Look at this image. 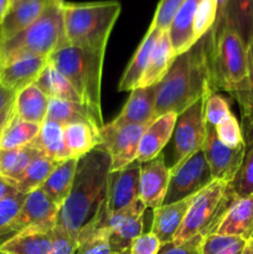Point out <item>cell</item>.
I'll list each match as a JSON object with an SVG mask.
<instances>
[{
  "label": "cell",
  "instance_id": "obj_1",
  "mask_svg": "<svg viewBox=\"0 0 253 254\" xmlns=\"http://www.w3.org/2000/svg\"><path fill=\"white\" fill-rule=\"evenodd\" d=\"M109 174L111 158L99 146L78 159L71 192L60 208L56 223L74 242L82 228L106 207Z\"/></svg>",
  "mask_w": 253,
  "mask_h": 254
},
{
  "label": "cell",
  "instance_id": "obj_2",
  "mask_svg": "<svg viewBox=\"0 0 253 254\" xmlns=\"http://www.w3.org/2000/svg\"><path fill=\"white\" fill-rule=\"evenodd\" d=\"M210 31L200 37L188 51L176 55L168 73L156 84V117L169 112L183 113L210 92L207 69Z\"/></svg>",
  "mask_w": 253,
  "mask_h": 254
},
{
  "label": "cell",
  "instance_id": "obj_3",
  "mask_svg": "<svg viewBox=\"0 0 253 254\" xmlns=\"http://www.w3.org/2000/svg\"><path fill=\"white\" fill-rule=\"evenodd\" d=\"M122 11L117 0L94 2H63L66 40L72 46L106 52L109 36Z\"/></svg>",
  "mask_w": 253,
  "mask_h": 254
},
{
  "label": "cell",
  "instance_id": "obj_4",
  "mask_svg": "<svg viewBox=\"0 0 253 254\" xmlns=\"http://www.w3.org/2000/svg\"><path fill=\"white\" fill-rule=\"evenodd\" d=\"M210 92L240 91L248 76L247 46L240 36L225 25H213L207 49Z\"/></svg>",
  "mask_w": 253,
  "mask_h": 254
},
{
  "label": "cell",
  "instance_id": "obj_5",
  "mask_svg": "<svg viewBox=\"0 0 253 254\" xmlns=\"http://www.w3.org/2000/svg\"><path fill=\"white\" fill-rule=\"evenodd\" d=\"M104 55L106 52L89 51L66 42L47 57V64L56 68L71 83L82 103L88 107L102 122V72Z\"/></svg>",
  "mask_w": 253,
  "mask_h": 254
},
{
  "label": "cell",
  "instance_id": "obj_6",
  "mask_svg": "<svg viewBox=\"0 0 253 254\" xmlns=\"http://www.w3.org/2000/svg\"><path fill=\"white\" fill-rule=\"evenodd\" d=\"M67 42L62 4L52 1L41 16L24 31L0 44V64L20 56L49 57Z\"/></svg>",
  "mask_w": 253,
  "mask_h": 254
},
{
  "label": "cell",
  "instance_id": "obj_7",
  "mask_svg": "<svg viewBox=\"0 0 253 254\" xmlns=\"http://www.w3.org/2000/svg\"><path fill=\"white\" fill-rule=\"evenodd\" d=\"M237 198L231 184L213 180L196 193L174 242L181 243L193 237L215 233L228 208Z\"/></svg>",
  "mask_w": 253,
  "mask_h": 254
},
{
  "label": "cell",
  "instance_id": "obj_8",
  "mask_svg": "<svg viewBox=\"0 0 253 254\" xmlns=\"http://www.w3.org/2000/svg\"><path fill=\"white\" fill-rule=\"evenodd\" d=\"M213 181L202 149L170 169V181L163 205L195 196Z\"/></svg>",
  "mask_w": 253,
  "mask_h": 254
},
{
  "label": "cell",
  "instance_id": "obj_9",
  "mask_svg": "<svg viewBox=\"0 0 253 254\" xmlns=\"http://www.w3.org/2000/svg\"><path fill=\"white\" fill-rule=\"evenodd\" d=\"M206 94L186 108L183 113L178 114L175 129H174V150L175 161L178 165L197 150L202 149L206 139L207 123L205 118Z\"/></svg>",
  "mask_w": 253,
  "mask_h": 254
},
{
  "label": "cell",
  "instance_id": "obj_10",
  "mask_svg": "<svg viewBox=\"0 0 253 254\" xmlns=\"http://www.w3.org/2000/svg\"><path fill=\"white\" fill-rule=\"evenodd\" d=\"M148 126L114 123L104 124L101 129L102 144L111 158V173L122 170L136 160L139 144Z\"/></svg>",
  "mask_w": 253,
  "mask_h": 254
},
{
  "label": "cell",
  "instance_id": "obj_11",
  "mask_svg": "<svg viewBox=\"0 0 253 254\" xmlns=\"http://www.w3.org/2000/svg\"><path fill=\"white\" fill-rule=\"evenodd\" d=\"M145 210L140 198L116 212L104 210L103 223L109 230L112 253L121 254L130 250L133 241L143 233Z\"/></svg>",
  "mask_w": 253,
  "mask_h": 254
},
{
  "label": "cell",
  "instance_id": "obj_12",
  "mask_svg": "<svg viewBox=\"0 0 253 254\" xmlns=\"http://www.w3.org/2000/svg\"><path fill=\"white\" fill-rule=\"evenodd\" d=\"M59 211L60 208L41 189L31 191L9 226V240L25 230L52 231L57 223Z\"/></svg>",
  "mask_w": 253,
  "mask_h": 254
},
{
  "label": "cell",
  "instance_id": "obj_13",
  "mask_svg": "<svg viewBox=\"0 0 253 254\" xmlns=\"http://www.w3.org/2000/svg\"><path fill=\"white\" fill-rule=\"evenodd\" d=\"M213 180L231 184L238 173L246 151V144L230 148L217 138L215 127L207 123L205 144L202 146Z\"/></svg>",
  "mask_w": 253,
  "mask_h": 254
},
{
  "label": "cell",
  "instance_id": "obj_14",
  "mask_svg": "<svg viewBox=\"0 0 253 254\" xmlns=\"http://www.w3.org/2000/svg\"><path fill=\"white\" fill-rule=\"evenodd\" d=\"M170 181V169L166 166L163 154L153 160L141 163L139 180V198L146 208L155 210L163 206Z\"/></svg>",
  "mask_w": 253,
  "mask_h": 254
},
{
  "label": "cell",
  "instance_id": "obj_15",
  "mask_svg": "<svg viewBox=\"0 0 253 254\" xmlns=\"http://www.w3.org/2000/svg\"><path fill=\"white\" fill-rule=\"evenodd\" d=\"M140 166L141 163L135 160L126 168L109 174L106 202L108 212H116L138 200Z\"/></svg>",
  "mask_w": 253,
  "mask_h": 254
},
{
  "label": "cell",
  "instance_id": "obj_16",
  "mask_svg": "<svg viewBox=\"0 0 253 254\" xmlns=\"http://www.w3.org/2000/svg\"><path fill=\"white\" fill-rule=\"evenodd\" d=\"M47 66V57L27 55L0 64V84L17 93L25 87L35 83Z\"/></svg>",
  "mask_w": 253,
  "mask_h": 254
},
{
  "label": "cell",
  "instance_id": "obj_17",
  "mask_svg": "<svg viewBox=\"0 0 253 254\" xmlns=\"http://www.w3.org/2000/svg\"><path fill=\"white\" fill-rule=\"evenodd\" d=\"M156 102V84L151 87H138L133 89L128 101L124 104L121 113L112 121V123L123 124H140L149 126L155 116Z\"/></svg>",
  "mask_w": 253,
  "mask_h": 254
},
{
  "label": "cell",
  "instance_id": "obj_18",
  "mask_svg": "<svg viewBox=\"0 0 253 254\" xmlns=\"http://www.w3.org/2000/svg\"><path fill=\"white\" fill-rule=\"evenodd\" d=\"M178 114L174 112L161 114L156 117L144 131L139 144L136 160L139 163H146L161 154V150L171 139L175 129Z\"/></svg>",
  "mask_w": 253,
  "mask_h": 254
},
{
  "label": "cell",
  "instance_id": "obj_19",
  "mask_svg": "<svg viewBox=\"0 0 253 254\" xmlns=\"http://www.w3.org/2000/svg\"><path fill=\"white\" fill-rule=\"evenodd\" d=\"M54 0H22L10 5L0 24L2 41L9 40L34 24Z\"/></svg>",
  "mask_w": 253,
  "mask_h": 254
},
{
  "label": "cell",
  "instance_id": "obj_20",
  "mask_svg": "<svg viewBox=\"0 0 253 254\" xmlns=\"http://www.w3.org/2000/svg\"><path fill=\"white\" fill-rule=\"evenodd\" d=\"M192 200L193 196H190L174 203L163 205L161 207L154 210L150 232L158 237L161 245L173 242L179 228L185 220Z\"/></svg>",
  "mask_w": 253,
  "mask_h": 254
},
{
  "label": "cell",
  "instance_id": "obj_21",
  "mask_svg": "<svg viewBox=\"0 0 253 254\" xmlns=\"http://www.w3.org/2000/svg\"><path fill=\"white\" fill-rule=\"evenodd\" d=\"M160 32L161 30L149 26V30L146 31L145 36L141 40L140 45L136 49L134 56L131 57L126 68L124 69V73L122 74V78L118 84L119 92H131L133 89L138 88L139 83H140L141 78H143L144 72H145L146 67H148L154 45H155Z\"/></svg>",
  "mask_w": 253,
  "mask_h": 254
},
{
  "label": "cell",
  "instance_id": "obj_22",
  "mask_svg": "<svg viewBox=\"0 0 253 254\" xmlns=\"http://www.w3.org/2000/svg\"><path fill=\"white\" fill-rule=\"evenodd\" d=\"M215 233L253 238V195L236 198Z\"/></svg>",
  "mask_w": 253,
  "mask_h": 254
},
{
  "label": "cell",
  "instance_id": "obj_23",
  "mask_svg": "<svg viewBox=\"0 0 253 254\" xmlns=\"http://www.w3.org/2000/svg\"><path fill=\"white\" fill-rule=\"evenodd\" d=\"M221 24L235 31L248 46L253 40V0H227L222 16L215 22Z\"/></svg>",
  "mask_w": 253,
  "mask_h": 254
},
{
  "label": "cell",
  "instance_id": "obj_24",
  "mask_svg": "<svg viewBox=\"0 0 253 254\" xmlns=\"http://www.w3.org/2000/svg\"><path fill=\"white\" fill-rule=\"evenodd\" d=\"M201 0H186L176 12L168 32L175 55L188 51L196 42L193 36V20Z\"/></svg>",
  "mask_w": 253,
  "mask_h": 254
},
{
  "label": "cell",
  "instance_id": "obj_25",
  "mask_svg": "<svg viewBox=\"0 0 253 254\" xmlns=\"http://www.w3.org/2000/svg\"><path fill=\"white\" fill-rule=\"evenodd\" d=\"M175 56L176 55L174 52L168 30L161 31L155 45H154L148 67L144 72L139 87H151L163 81L165 74L168 73L169 68L173 64Z\"/></svg>",
  "mask_w": 253,
  "mask_h": 254
},
{
  "label": "cell",
  "instance_id": "obj_26",
  "mask_svg": "<svg viewBox=\"0 0 253 254\" xmlns=\"http://www.w3.org/2000/svg\"><path fill=\"white\" fill-rule=\"evenodd\" d=\"M63 141L68 159H79L101 146V130L87 123L66 124Z\"/></svg>",
  "mask_w": 253,
  "mask_h": 254
},
{
  "label": "cell",
  "instance_id": "obj_27",
  "mask_svg": "<svg viewBox=\"0 0 253 254\" xmlns=\"http://www.w3.org/2000/svg\"><path fill=\"white\" fill-rule=\"evenodd\" d=\"M46 119L61 124L62 127L72 123H87L101 130L104 126L103 122L99 121L83 103L60 99H50Z\"/></svg>",
  "mask_w": 253,
  "mask_h": 254
},
{
  "label": "cell",
  "instance_id": "obj_28",
  "mask_svg": "<svg viewBox=\"0 0 253 254\" xmlns=\"http://www.w3.org/2000/svg\"><path fill=\"white\" fill-rule=\"evenodd\" d=\"M50 99L34 83L19 91L14 99V114L30 123L42 124L46 121Z\"/></svg>",
  "mask_w": 253,
  "mask_h": 254
},
{
  "label": "cell",
  "instance_id": "obj_29",
  "mask_svg": "<svg viewBox=\"0 0 253 254\" xmlns=\"http://www.w3.org/2000/svg\"><path fill=\"white\" fill-rule=\"evenodd\" d=\"M78 159H67L57 164L41 189L59 208L63 205L73 185Z\"/></svg>",
  "mask_w": 253,
  "mask_h": 254
},
{
  "label": "cell",
  "instance_id": "obj_30",
  "mask_svg": "<svg viewBox=\"0 0 253 254\" xmlns=\"http://www.w3.org/2000/svg\"><path fill=\"white\" fill-rule=\"evenodd\" d=\"M104 210L78 233L74 254H113L109 242V230L103 223Z\"/></svg>",
  "mask_w": 253,
  "mask_h": 254
},
{
  "label": "cell",
  "instance_id": "obj_31",
  "mask_svg": "<svg viewBox=\"0 0 253 254\" xmlns=\"http://www.w3.org/2000/svg\"><path fill=\"white\" fill-rule=\"evenodd\" d=\"M52 246V231L25 230L7 241L0 251L7 254H49Z\"/></svg>",
  "mask_w": 253,
  "mask_h": 254
},
{
  "label": "cell",
  "instance_id": "obj_32",
  "mask_svg": "<svg viewBox=\"0 0 253 254\" xmlns=\"http://www.w3.org/2000/svg\"><path fill=\"white\" fill-rule=\"evenodd\" d=\"M32 145L42 154L56 163L67 160L63 141V127L52 121H45L41 124L39 134L32 141Z\"/></svg>",
  "mask_w": 253,
  "mask_h": 254
},
{
  "label": "cell",
  "instance_id": "obj_33",
  "mask_svg": "<svg viewBox=\"0 0 253 254\" xmlns=\"http://www.w3.org/2000/svg\"><path fill=\"white\" fill-rule=\"evenodd\" d=\"M34 84L49 99H60V101H71L82 103L81 98L73 89V87L71 86V83L49 64L41 72V74L37 77Z\"/></svg>",
  "mask_w": 253,
  "mask_h": 254
},
{
  "label": "cell",
  "instance_id": "obj_34",
  "mask_svg": "<svg viewBox=\"0 0 253 254\" xmlns=\"http://www.w3.org/2000/svg\"><path fill=\"white\" fill-rule=\"evenodd\" d=\"M40 154L41 153L32 144L22 146V148L12 149V150H1L0 176L15 184V181L24 174L30 163Z\"/></svg>",
  "mask_w": 253,
  "mask_h": 254
},
{
  "label": "cell",
  "instance_id": "obj_35",
  "mask_svg": "<svg viewBox=\"0 0 253 254\" xmlns=\"http://www.w3.org/2000/svg\"><path fill=\"white\" fill-rule=\"evenodd\" d=\"M248 54V76L245 84L238 92L233 94V98L240 106L242 116V130L246 141L253 139V40L247 46Z\"/></svg>",
  "mask_w": 253,
  "mask_h": 254
},
{
  "label": "cell",
  "instance_id": "obj_36",
  "mask_svg": "<svg viewBox=\"0 0 253 254\" xmlns=\"http://www.w3.org/2000/svg\"><path fill=\"white\" fill-rule=\"evenodd\" d=\"M40 128L41 124L21 121L14 114L10 123L0 135V150H12L29 145L35 140Z\"/></svg>",
  "mask_w": 253,
  "mask_h": 254
},
{
  "label": "cell",
  "instance_id": "obj_37",
  "mask_svg": "<svg viewBox=\"0 0 253 254\" xmlns=\"http://www.w3.org/2000/svg\"><path fill=\"white\" fill-rule=\"evenodd\" d=\"M57 164L59 163L40 154L37 158H35L30 163V165L27 166L24 174L15 181V188L17 189L19 192L26 193V195L31 191L37 190L47 180V178L54 171Z\"/></svg>",
  "mask_w": 253,
  "mask_h": 254
},
{
  "label": "cell",
  "instance_id": "obj_38",
  "mask_svg": "<svg viewBox=\"0 0 253 254\" xmlns=\"http://www.w3.org/2000/svg\"><path fill=\"white\" fill-rule=\"evenodd\" d=\"M246 242L238 236L210 233L201 241L200 254H242Z\"/></svg>",
  "mask_w": 253,
  "mask_h": 254
},
{
  "label": "cell",
  "instance_id": "obj_39",
  "mask_svg": "<svg viewBox=\"0 0 253 254\" xmlns=\"http://www.w3.org/2000/svg\"><path fill=\"white\" fill-rule=\"evenodd\" d=\"M231 186L237 197L253 195V139L246 141L245 156Z\"/></svg>",
  "mask_w": 253,
  "mask_h": 254
},
{
  "label": "cell",
  "instance_id": "obj_40",
  "mask_svg": "<svg viewBox=\"0 0 253 254\" xmlns=\"http://www.w3.org/2000/svg\"><path fill=\"white\" fill-rule=\"evenodd\" d=\"M26 193L17 192L0 201V247L9 241L7 230L22 207Z\"/></svg>",
  "mask_w": 253,
  "mask_h": 254
},
{
  "label": "cell",
  "instance_id": "obj_41",
  "mask_svg": "<svg viewBox=\"0 0 253 254\" xmlns=\"http://www.w3.org/2000/svg\"><path fill=\"white\" fill-rule=\"evenodd\" d=\"M232 116L227 99L218 92H208L205 98V118L206 123L217 127Z\"/></svg>",
  "mask_w": 253,
  "mask_h": 254
},
{
  "label": "cell",
  "instance_id": "obj_42",
  "mask_svg": "<svg viewBox=\"0 0 253 254\" xmlns=\"http://www.w3.org/2000/svg\"><path fill=\"white\" fill-rule=\"evenodd\" d=\"M217 17V0H201L193 20V36L197 41L213 27Z\"/></svg>",
  "mask_w": 253,
  "mask_h": 254
},
{
  "label": "cell",
  "instance_id": "obj_43",
  "mask_svg": "<svg viewBox=\"0 0 253 254\" xmlns=\"http://www.w3.org/2000/svg\"><path fill=\"white\" fill-rule=\"evenodd\" d=\"M215 129L216 134H217V138L225 145L230 146V148H237V146L246 144L242 126H241L240 122L237 121V118L233 114L231 117H228L225 122H222L217 127H215Z\"/></svg>",
  "mask_w": 253,
  "mask_h": 254
},
{
  "label": "cell",
  "instance_id": "obj_44",
  "mask_svg": "<svg viewBox=\"0 0 253 254\" xmlns=\"http://www.w3.org/2000/svg\"><path fill=\"white\" fill-rule=\"evenodd\" d=\"M185 1L186 0H160L158 6H156L150 26L161 30V31L169 30L176 12L179 11V9L183 6Z\"/></svg>",
  "mask_w": 253,
  "mask_h": 254
},
{
  "label": "cell",
  "instance_id": "obj_45",
  "mask_svg": "<svg viewBox=\"0 0 253 254\" xmlns=\"http://www.w3.org/2000/svg\"><path fill=\"white\" fill-rule=\"evenodd\" d=\"M76 242L71 236L61 227L56 225L52 230V246L49 254H74Z\"/></svg>",
  "mask_w": 253,
  "mask_h": 254
},
{
  "label": "cell",
  "instance_id": "obj_46",
  "mask_svg": "<svg viewBox=\"0 0 253 254\" xmlns=\"http://www.w3.org/2000/svg\"><path fill=\"white\" fill-rule=\"evenodd\" d=\"M203 237L197 236L185 242L176 243L169 242L161 245L160 250L156 254H200V245Z\"/></svg>",
  "mask_w": 253,
  "mask_h": 254
},
{
  "label": "cell",
  "instance_id": "obj_47",
  "mask_svg": "<svg viewBox=\"0 0 253 254\" xmlns=\"http://www.w3.org/2000/svg\"><path fill=\"white\" fill-rule=\"evenodd\" d=\"M160 247V241L154 233H141L133 241L129 252L130 254H156Z\"/></svg>",
  "mask_w": 253,
  "mask_h": 254
},
{
  "label": "cell",
  "instance_id": "obj_48",
  "mask_svg": "<svg viewBox=\"0 0 253 254\" xmlns=\"http://www.w3.org/2000/svg\"><path fill=\"white\" fill-rule=\"evenodd\" d=\"M12 117H14V102H12L11 104H9L7 107H5V108L0 112V135H1L2 131L5 130L7 124L10 123Z\"/></svg>",
  "mask_w": 253,
  "mask_h": 254
},
{
  "label": "cell",
  "instance_id": "obj_49",
  "mask_svg": "<svg viewBox=\"0 0 253 254\" xmlns=\"http://www.w3.org/2000/svg\"><path fill=\"white\" fill-rule=\"evenodd\" d=\"M17 192H19V191H17L16 188H15L14 184L10 183V181H7L6 179L0 176V201L9 197V196L15 195V193Z\"/></svg>",
  "mask_w": 253,
  "mask_h": 254
},
{
  "label": "cell",
  "instance_id": "obj_50",
  "mask_svg": "<svg viewBox=\"0 0 253 254\" xmlns=\"http://www.w3.org/2000/svg\"><path fill=\"white\" fill-rule=\"evenodd\" d=\"M15 96H16V93H14L12 91L5 88V87H2L1 84H0V112H1L5 107H7L9 104H11L12 102H14Z\"/></svg>",
  "mask_w": 253,
  "mask_h": 254
},
{
  "label": "cell",
  "instance_id": "obj_51",
  "mask_svg": "<svg viewBox=\"0 0 253 254\" xmlns=\"http://www.w3.org/2000/svg\"><path fill=\"white\" fill-rule=\"evenodd\" d=\"M10 7V0H0V24Z\"/></svg>",
  "mask_w": 253,
  "mask_h": 254
},
{
  "label": "cell",
  "instance_id": "obj_52",
  "mask_svg": "<svg viewBox=\"0 0 253 254\" xmlns=\"http://www.w3.org/2000/svg\"><path fill=\"white\" fill-rule=\"evenodd\" d=\"M242 254H253V238L247 240L245 248H243Z\"/></svg>",
  "mask_w": 253,
  "mask_h": 254
},
{
  "label": "cell",
  "instance_id": "obj_53",
  "mask_svg": "<svg viewBox=\"0 0 253 254\" xmlns=\"http://www.w3.org/2000/svg\"><path fill=\"white\" fill-rule=\"evenodd\" d=\"M19 1H22V0H10V5L15 4V2H19Z\"/></svg>",
  "mask_w": 253,
  "mask_h": 254
},
{
  "label": "cell",
  "instance_id": "obj_54",
  "mask_svg": "<svg viewBox=\"0 0 253 254\" xmlns=\"http://www.w3.org/2000/svg\"><path fill=\"white\" fill-rule=\"evenodd\" d=\"M54 1H56L57 4H63V2H66L64 0H54Z\"/></svg>",
  "mask_w": 253,
  "mask_h": 254
},
{
  "label": "cell",
  "instance_id": "obj_55",
  "mask_svg": "<svg viewBox=\"0 0 253 254\" xmlns=\"http://www.w3.org/2000/svg\"><path fill=\"white\" fill-rule=\"evenodd\" d=\"M2 41V37H1V30H0V44H1Z\"/></svg>",
  "mask_w": 253,
  "mask_h": 254
},
{
  "label": "cell",
  "instance_id": "obj_56",
  "mask_svg": "<svg viewBox=\"0 0 253 254\" xmlns=\"http://www.w3.org/2000/svg\"><path fill=\"white\" fill-rule=\"evenodd\" d=\"M121 254H130V252H129V251H126V252H123V253H121Z\"/></svg>",
  "mask_w": 253,
  "mask_h": 254
},
{
  "label": "cell",
  "instance_id": "obj_57",
  "mask_svg": "<svg viewBox=\"0 0 253 254\" xmlns=\"http://www.w3.org/2000/svg\"><path fill=\"white\" fill-rule=\"evenodd\" d=\"M0 254H7V253H4V252H1V251H0Z\"/></svg>",
  "mask_w": 253,
  "mask_h": 254
},
{
  "label": "cell",
  "instance_id": "obj_58",
  "mask_svg": "<svg viewBox=\"0 0 253 254\" xmlns=\"http://www.w3.org/2000/svg\"><path fill=\"white\" fill-rule=\"evenodd\" d=\"M0 155H1V150H0Z\"/></svg>",
  "mask_w": 253,
  "mask_h": 254
}]
</instances>
